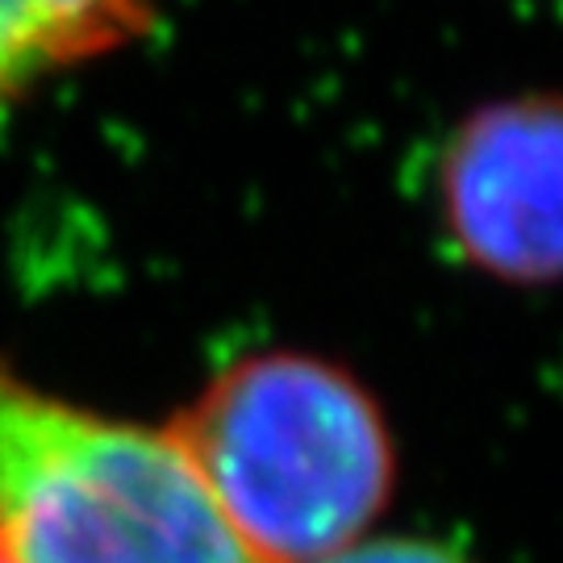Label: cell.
Masks as SVG:
<instances>
[{"mask_svg":"<svg viewBox=\"0 0 563 563\" xmlns=\"http://www.w3.org/2000/svg\"><path fill=\"white\" fill-rule=\"evenodd\" d=\"M0 563H251L172 439L0 363Z\"/></svg>","mask_w":563,"mask_h":563,"instance_id":"obj_2","label":"cell"},{"mask_svg":"<svg viewBox=\"0 0 563 563\" xmlns=\"http://www.w3.org/2000/svg\"><path fill=\"white\" fill-rule=\"evenodd\" d=\"M155 0H0V113L155 30Z\"/></svg>","mask_w":563,"mask_h":563,"instance_id":"obj_4","label":"cell"},{"mask_svg":"<svg viewBox=\"0 0 563 563\" xmlns=\"http://www.w3.org/2000/svg\"><path fill=\"white\" fill-rule=\"evenodd\" d=\"M443 218L463 260L505 284L560 272L563 113L551 92L481 104L443 155Z\"/></svg>","mask_w":563,"mask_h":563,"instance_id":"obj_3","label":"cell"},{"mask_svg":"<svg viewBox=\"0 0 563 563\" xmlns=\"http://www.w3.org/2000/svg\"><path fill=\"white\" fill-rule=\"evenodd\" d=\"M163 434L251 563H309L360 543L393 497L397 455L376 401L309 355L225 367Z\"/></svg>","mask_w":563,"mask_h":563,"instance_id":"obj_1","label":"cell"},{"mask_svg":"<svg viewBox=\"0 0 563 563\" xmlns=\"http://www.w3.org/2000/svg\"><path fill=\"white\" fill-rule=\"evenodd\" d=\"M309 563H463L455 551L422 539H360V543L330 551L322 560Z\"/></svg>","mask_w":563,"mask_h":563,"instance_id":"obj_5","label":"cell"}]
</instances>
